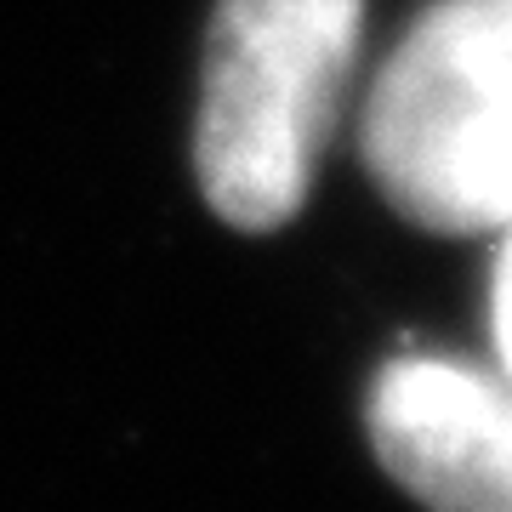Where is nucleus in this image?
Returning <instances> with one entry per match:
<instances>
[{
	"mask_svg": "<svg viewBox=\"0 0 512 512\" xmlns=\"http://www.w3.org/2000/svg\"><path fill=\"white\" fill-rule=\"evenodd\" d=\"M359 154L433 234L512 228V0H433L382 63Z\"/></svg>",
	"mask_w": 512,
	"mask_h": 512,
	"instance_id": "f03ea898",
	"label": "nucleus"
},
{
	"mask_svg": "<svg viewBox=\"0 0 512 512\" xmlns=\"http://www.w3.org/2000/svg\"><path fill=\"white\" fill-rule=\"evenodd\" d=\"M490 319H495V348H501V365H507V376H512V228H507V245H501V256H495Z\"/></svg>",
	"mask_w": 512,
	"mask_h": 512,
	"instance_id": "20e7f679",
	"label": "nucleus"
},
{
	"mask_svg": "<svg viewBox=\"0 0 512 512\" xmlns=\"http://www.w3.org/2000/svg\"><path fill=\"white\" fill-rule=\"evenodd\" d=\"M376 461L433 512H512V376L404 353L370 382Z\"/></svg>",
	"mask_w": 512,
	"mask_h": 512,
	"instance_id": "7ed1b4c3",
	"label": "nucleus"
},
{
	"mask_svg": "<svg viewBox=\"0 0 512 512\" xmlns=\"http://www.w3.org/2000/svg\"><path fill=\"white\" fill-rule=\"evenodd\" d=\"M359 29L365 0H217L194 165L222 222L262 234L302 211Z\"/></svg>",
	"mask_w": 512,
	"mask_h": 512,
	"instance_id": "f257e3e1",
	"label": "nucleus"
}]
</instances>
